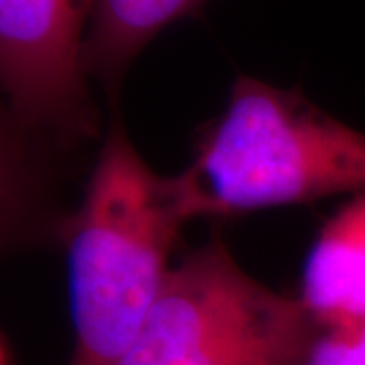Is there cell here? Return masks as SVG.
<instances>
[{"label": "cell", "instance_id": "cell-1", "mask_svg": "<svg viewBox=\"0 0 365 365\" xmlns=\"http://www.w3.org/2000/svg\"><path fill=\"white\" fill-rule=\"evenodd\" d=\"M191 220L199 217L185 173L150 169L112 118L81 203L59 232L73 323L67 365H118L153 311Z\"/></svg>", "mask_w": 365, "mask_h": 365}, {"label": "cell", "instance_id": "cell-2", "mask_svg": "<svg viewBox=\"0 0 365 365\" xmlns=\"http://www.w3.org/2000/svg\"><path fill=\"white\" fill-rule=\"evenodd\" d=\"M197 217L365 193V132L264 79L240 76L182 170Z\"/></svg>", "mask_w": 365, "mask_h": 365}, {"label": "cell", "instance_id": "cell-3", "mask_svg": "<svg viewBox=\"0 0 365 365\" xmlns=\"http://www.w3.org/2000/svg\"><path fill=\"white\" fill-rule=\"evenodd\" d=\"M317 333L299 299L264 287L209 240L170 268L118 365H300Z\"/></svg>", "mask_w": 365, "mask_h": 365}, {"label": "cell", "instance_id": "cell-4", "mask_svg": "<svg viewBox=\"0 0 365 365\" xmlns=\"http://www.w3.org/2000/svg\"><path fill=\"white\" fill-rule=\"evenodd\" d=\"M96 0H0V90L26 128L73 144L96 130L83 43Z\"/></svg>", "mask_w": 365, "mask_h": 365}, {"label": "cell", "instance_id": "cell-5", "mask_svg": "<svg viewBox=\"0 0 365 365\" xmlns=\"http://www.w3.org/2000/svg\"><path fill=\"white\" fill-rule=\"evenodd\" d=\"M299 300L319 329L365 323V193L321 227L304 260Z\"/></svg>", "mask_w": 365, "mask_h": 365}, {"label": "cell", "instance_id": "cell-6", "mask_svg": "<svg viewBox=\"0 0 365 365\" xmlns=\"http://www.w3.org/2000/svg\"><path fill=\"white\" fill-rule=\"evenodd\" d=\"M39 134L26 128L0 90V256L61 232L53 217Z\"/></svg>", "mask_w": 365, "mask_h": 365}, {"label": "cell", "instance_id": "cell-7", "mask_svg": "<svg viewBox=\"0 0 365 365\" xmlns=\"http://www.w3.org/2000/svg\"><path fill=\"white\" fill-rule=\"evenodd\" d=\"M207 0H96L83 43L90 79L114 88L165 29L197 14Z\"/></svg>", "mask_w": 365, "mask_h": 365}, {"label": "cell", "instance_id": "cell-8", "mask_svg": "<svg viewBox=\"0 0 365 365\" xmlns=\"http://www.w3.org/2000/svg\"><path fill=\"white\" fill-rule=\"evenodd\" d=\"M300 365H365V323L319 329Z\"/></svg>", "mask_w": 365, "mask_h": 365}, {"label": "cell", "instance_id": "cell-9", "mask_svg": "<svg viewBox=\"0 0 365 365\" xmlns=\"http://www.w3.org/2000/svg\"><path fill=\"white\" fill-rule=\"evenodd\" d=\"M0 365H6V355H4V349L0 345Z\"/></svg>", "mask_w": 365, "mask_h": 365}]
</instances>
